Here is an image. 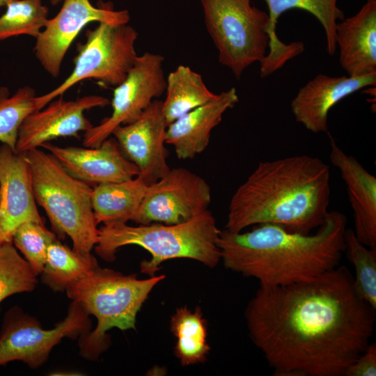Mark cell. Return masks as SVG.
Wrapping results in <instances>:
<instances>
[{"label": "cell", "instance_id": "cell-1", "mask_svg": "<svg viewBox=\"0 0 376 376\" xmlns=\"http://www.w3.org/2000/svg\"><path fill=\"white\" fill-rule=\"evenodd\" d=\"M245 318L273 375L345 376L370 343L375 309L338 265L312 280L259 286Z\"/></svg>", "mask_w": 376, "mask_h": 376}, {"label": "cell", "instance_id": "cell-2", "mask_svg": "<svg viewBox=\"0 0 376 376\" xmlns=\"http://www.w3.org/2000/svg\"><path fill=\"white\" fill-rule=\"evenodd\" d=\"M330 196V168L320 158L299 155L260 162L232 196L226 230L272 224L310 234L324 222Z\"/></svg>", "mask_w": 376, "mask_h": 376}, {"label": "cell", "instance_id": "cell-3", "mask_svg": "<svg viewBox=\"0 0 376 376\" xmlns=\"http://www.w3.org/2000/svg\"><path fill=\"white\" fill-rule=\"evenodd\" d=\"M346 216L329 211L314 233L288 231L272 224L247 232L221 230L218 246L224 266L275 287L312 280L338 265L345 251Z\"/></svg>", "mask_w": 376, "mask_h": 376}, {"label": "cell", "instance_id": "cell-4", "mask_svg": "<svg viewBox=\"0 0 376 376\" xmlns=\"http://www.w3.org/2000/svg\"><path fill=\"white\" fill-rule=\"evenodd\" d=\"M220 232L208 210L177 224L152 223L132 226L124 222L111 223L98 228L94 249L102 260L113 262L120 248L139 246L151 256L141 263V272L152 276L162 263L175 258L192 259L214 267L221 260Z\"/></svg>", "mask_w": 376, "mask_h": 376}, {"label": "cell", "instance_id": "cell-5", "mask_svg": "<svg viewBox=\"0 0 376 376\" xmlns=\"http://www.w3.org/2000/svg\"><path fill=\"white\" fill-rule=\"evenodd\" d=\"M164 278L159 275L139 279L136 274L126 275L97 265L70 285L65 291L68 297L97 320L95 328L78 338L80 355L95 361L111 345L110 329H136L138 312Z\"/></svg>", "mask_w": 376, "mask_h": 376}, {"label": "cell", "instance_id": "cell-6", "mask_svg": "<svg viewBox=\"0 0 376 376\" xmlns=\"http://www.w3.org/2000/svg\"><path fill=\"white\" fill-rule=\"evenodd\" d=\"M31 171L36 201L45 211L59 240L68 235L72 249L88 256L98 240L92 207L93 188L70 175L58 160L40 148L24 152Z\"/></svg>", "mask_w": 376, "mask_h": 376}, {"label": "cell", "instance_id": "cell-7", "mask_svg": "<svg viewBox=\"0 0 376 376\" xmlns=\"http://www.w3.org/2000/svg\"><path fill=\"white\" fill-rule=\"evenodd\" d=\"M206 29L219 52L220 64L237 79L260 62L269 48L268 13L251 0H201Z\"/></svg>", "mask_w": 376, "mask_h": 376}, {"label": "cell", "instance_id": "cell-8", "mask_svg": "<svg viewBox=\"0 0 376 376\" xmlns=\"http://www.w3.org/2000/svg\"><path fill=\"white\" fill-rule=\"evenodd\" d=\"M137 38V31L128 24L100 22L94 29H87L85 43L78 45L72 72L54 90L36 96L38 109L84 79H93L103 86H118L138 56Z\"/></svg>", "mask_w": 376, "mask_h": 376}, {"label": "cell", "instance_id": "cell-9", "mask_svg": "<svg viewBox=\"0 0 376 376\" xmlns=\"http://www.w3.org/2000/svg\"><path fill=\"white\" fill-rule=\"evenodd\" d=\"M89 316L79 303L72 301L65 318L54 328L45 329L19 306L10 308L0 331V366L19 361L31 368H39L62 339H77L91 330Z\"/></svg>", "mask_w": 376, "mask_h": 376}, {"label": "cell", "instance_id": "cell-10", "mask_svg": "<svg viewBox=\"0 0 376 376\" xmlns=\"http://www.w3.org/2000/svg\"><path fill=\"white\" fill-rule=\"evenodd\" d=\"M164 61L163 56L151 52L137 56L126 78L113 91L111 116L84 132L85 147L100 146L116 127L136 120L155 98L165 92Z\"/></svg>", "mask_w": 376, "mask_h": 376}, {"label": "cell", "instance_id": "cell-11", "mask_svg": "<svg viewBox=\"0 0 376 376\" xmlns=\"http://www.w3.org/2000/svg\"><path fill=\"white\" fill-rule=\"evenodd\" d=\"M210 202L211 189L203 178L185 168L170 169L147 187L132 221L141 225L184 223L207 210Z\"/></svg>", "mask_w": 376, "mask_h": 376}, {"label": "cell", "instance_id": "cell-12", "mask_svg": "<svg viewBox=\"0 0 376 376\" xmlns=\"http://www.w3.org/2000/svg\"><path fill=\"white\" fill-rule=\"evenodd\" d=\"M130 18L127 10H116L109 3L95 7L89 0H65L58 14L48 19L36 38L35 56L47 72L57 77L69 47L87 24H124Z\"/></svg>", "mask_w": 376, "mask_h": 376}, {"label": "cell", "instance_id": "cell-13", "mask_svg": "<svg viewBox=\"0 0 376 376\" xmlns=\"http://www.w3.org/2000/svg\"><path fill=\"white\" fill-rule=\"evenodd\" d=\"M167 126L162 101L154 100L136 120L118 126L111 134L123 155L137 166L138 176L148 185L170 170L169 152L164 146Z\"/></svg>", "mask_w": 376, "mask_h": 376}, {"label": "cell", "instance_id": "cell-14", "mask_svg": "<svg viewBox=\"0 0 376 376\" xmlns=\"http://www.w3.org/2000/svg\"><path fill=\"white\" fill-rule=\"evenodd\" d=\"M109 103L107 98L100 95H87L70 101L62 97L53 100L42 109L29 114L22 122L15 151L24 153L60 137H79L80 132H85L93 126L84 111L104 107Z\"/></svg>", "mask_w": 376, "mask_h": 376}, {"label": "cell", "instance_id": "cell-15", "mask_svg": "<svg viewBox=\"0 0 376 376\" xmlns=\"http://www.w3.org/2000/svg\"><path fill=\"white\" fill-rule=\"evenodd\" d=\"M44 224L36 201L31 171L24 153L0 146V243L12 242L22 224Z\"/></svg>", "mask_w": 376, "mask_h": 376}, {"label": "cell", "instance_id": "cell-16", "mask_svg": "<svg viewBox=\"0 0 376 376\" xmlns=\"http://www.w3.org/2000/svg\"><path fill=\"white\" fill-rule=\"evenodd\" d=\"M40 148L52 154L70 175L88 185L125 181L139 174L115 138L109 137L95 148L61 147L49 142Z\"/></svg>", "mask_w": 376, "mask_h": 376}, {"label": "cell", "instance_id": "cell-17", "mask_svg": "<svg viewBox=\"0 0 376 376\" xmlns=\"http://www.w3.org/2000/svg\"><path fill=\"white\" fill-rule=\"evenodd\" d=\"M268 6L269 24V52L260 61V76H269L287 61L301 54L304 49L301 42L285 45L276 36V25L279 17L291 9H301L314 15L324 28L327 51L333 55L336 50V26L337 20L345 19L343 12L337 6V0H265Z\"/></svg>", "mask_w": 376, "mask_h": 376}, {"label": "cell", "instance_id": "cell-18", "mask_svg": "<svg viewBox=\"0 0 376 376\" xmlns=\"http://www.w3.org/2000/svg\"><path fill=\"white\" fill-rule=\"evenodd\" d=\"M375 85L376 73L357 77L320 74L299 90L291 102V111L296 121L308 131L327 132L329 112L334 105L361 88Z\"/></svg>", "mask_w": 376, "mask_h": 376}, {"label": "cell", "instance_id": "cell-19", "mask_svg": "<svg viewBox=\"0 0 376 376\" xmlns=\"http://www.w3.org/2000/svg\"><path fill=\"white\" fill-rule=\"evenodd\" d=\"M330 137L329 159L340 171L353 210L357 238L376 248V178L353 156L346 154Z\"/></svg>", "mask_w": 376, "mask_h": 376}, {"label": "cell", "instance_id": "cell-20", "mask_svg": "<svg viewBox=\"0 0 376 376\" xmlns=\"http://www.w3.org/2000/svg\"><path fill=\"white\" fill-rule=\"evenodd\" d=\"M239 102L236 88L223 91L210 102L198 107L169 125L166 143L174 147L180 159H192L207 148L212 130L224 113Z\"/></svg>", "mask_w": 376, "mask_h": 376}, {"label": "cell", "instance_id": "cell-21", "mask_svg": "<svg viewBox=\"0 0 376 376\" xmlns=\"http://www.w3.org/2000/svg\"><path fill=\"white\" fill-rule=\"evenodd\" d=\"M336 44L341 67L351 77L376 73V0L337 22Z\"/></svg>", "mask_w": 376, "mask_h": 376}, {"label": "cell", "instance_id": "cell-22", "mask_svg": "<svg viewBox=\"0 0 376 376\" xmlns=\"http://www.w3.org/2000/svg\"><path fill=\"white\" fill-rule=\"evenodd\" d=\"M148 186L138 175L125 181L95 185L91 201L97 224L132 221Z\"/></svg>", "mask_w": 376, "mask_h": 376}, {"label": "cell", "instance_id": "cell-23", "mask_svg": "<svg viewBox=\"0 0 376 376\" xmlns=\"http://www.w3.org/2000/svg\"><path fill=\"white\" fill-rule=\"evenodd\" d=\"M166 79L162 112L167 125L217 96L207 88L202 76L187 65H178Z\"/></svg>", "mask_w": 376, "mask_h": 376}, {"label": "cell", "instance_id": "cell-24", "mask_svg": "<svg viewBox=\"0 0 376 376\" xmlns=\"http://www.w3.org/2000/svg\"><path fill=\"white\" fill-rule=\"evenodd\" d=\"M97 265L92 253L81 255L56 238L47 249L41 281L54 292H64Z\"/></svg>", "mask_w": 376, "mask_h": 376}, {"label": "cell", "instance_id": "cell-25", "mask_svg": "<svg viewBox=\"0 0 376 376\" xmlns=\"http://www.w3.org/2000/svg\"><path fill=\"white\" fill-rule=\"evenodd\" d=\"M170 329L176 338L175 354L182 366L205 361L210 351L207 342V323L201 308L194 311L186 306L177 308L172 315Z\"/></svg>", "mask_w": 376, "mask_h": 376}, {"label": "cell", "instance_id": "cell-26", "mask_svg": "<svg viewBox=\"0 0 376 376\" xmlns=\"http://www.w3.org/2000/svg\"><path fill=\"white\" fill-rule=\"evenodd\" d=\"M0 16V41L21 35L37 38L48 20L42 0H11Z\"/></svg>", "mask_w": 376, "mask_h": 376}, {"label": "cell", "instance_id": "cell-27", "mask_svg": "<svg viewBox=\"0 0 376 376\" xmlns=\"http://www.w3.org/2000/svg\"><path fill=\"white\" fill-rule=\"evenodd\" d=\"M37 110L36 95L31 87H21L10 95L8 88L0 86V142L15 150L20 125Z\"/></svg>", "mask_w": 376, "mask_h": 376}, {"label": "cell", "instance_id": "cell-28", "mask_svg": "<svg viewBox=\"0 0 376 376\" xmlns=\"http://www.w3.org/2000/svg\"><path fill=\"white\" fill-rule=\"evenodd\" d=\"M37 276L12 242L0 243V304L17 293L33 291Z\"/></svg>", "mask_w": 376, "mask_h": 376}, {"label": "cell", "instance_id": "cell-29", "mask_svg": "<svg viewBox=\"0 0 376 376\" xmlns=\"http://www.w3.org/2000/svg\"><path fill=\"white\" fill-rule=\"evenodd\" d=\"M345 250L355 272L354 285L359 295L376 309V248L362 244L354 230L347 228Z\"/></svg>", "mask_w": 376, "mask_h": 376}, {"label": "cell", "instance_id": "cell-30", "mask_svg": "<svg viewBox=\"0 0 376 376\" xmlns=\"http://www.w3.org/2000/svg\"><path fill=\"white\" fill-rule=\"evenodd\" d=\"M56 238L55 233L48 230L44 224L26 221L14 231L12 242L38 276L43 269L47 249Z\"/></svg>", "mask_w": 376, "mask_h": 376}, {"label": "cell", "instance_id": "cell-31", "mask_svg": "<svg viewBox=\"0 0 376 376\" xmlns=\"http://www.w3.org/2000/svg\"><path fill=\"white\" fill-rule=\"evenodd\" d=\"M376 345L370 343L365 351L349 366L345 376H375Z\"/></svg>", "mask_w": 376, "mask_h": 376}, {"label": "cell", "instance_id": "cell-32", "mask_svg": "<svg viewBox=\"0 0 376 376\" xmlns=\"http://www.w3.org/2000/svg\"><path fill=\"white\" fill-rule=\"evenodd\" d=\"M11 0H0V8L3 6H6V4Z\"/></svg>", "mask_w": 376, "mask_h": 376}, {"label": "cell", "instance_id": "cell-33", "mask_svg": "<svg viewBox=\"0 0 376 376\" xmlns=\"http://www.w3.org/2000/svg\"><path fill=\"white\" fill-rule=\"evenodd\" d=\"M61 1H63V0H50L51 3L53 4V5H56L57 3L61 2Z\"/></svg>", "mask_w": 376, "mask_h": 376}]
</instances>
